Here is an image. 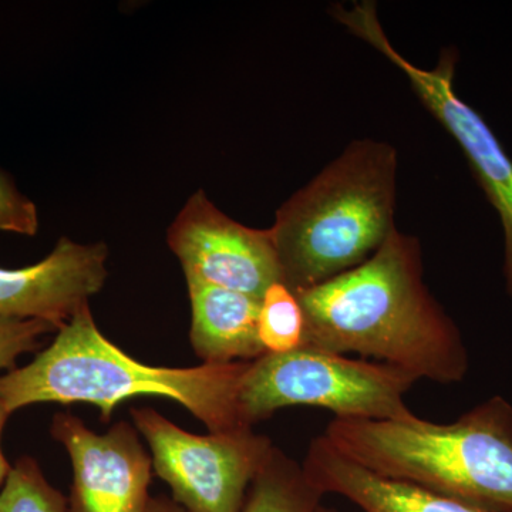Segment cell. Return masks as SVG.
I'll list each match as a JSON object with an SVG mask.
<instances>
[{"label": "cell", "mask_w": 512, "mask_h": 512, "mask_svg": "<svg viewBox=\"0 0 512 512\" xmlns=\"http://www.w3.org/2000/svg\"><path fill=\"white\" fill-rule=\"evenodd\" d=\"M0 231L35 237L39 212L35 202L16 187L15 180L0 168Z\"/></svg>", "instance_id": "e0dca14e"}, {"label": "cell", "mask_w": 512, "mask_h": 512, "mask_svg": "<svg viewBox=\"0 0 512 512\" xmlns=\"http://www.w3.org/2000/svg\"><path fill=\"white\" fill-rule=\"evenodd\" d=\"M134 427L151 450L153 470L191 512H241L274 443L252 429L188 433L150 407L131 409Z\"/></svg>", "instance_id": "8992f818"}, {"label": "cell", "mask_w": 512, "mask_h": 512, "mask_svg": "<svg viewBox=\"0 0 512 512\" xmlns=\"http://www.w3.org/2000/svg\"><path fill=\"white\" fill-rule=\"evenodd\" d=\"M330 13L353 35L375 47L406 74L421 103L463 148L478 183L503 222L504 274L507 291L512 296V161L483 117L457 96L454 90L456 50H443L434 69H421L394 49L377 18L375 2H357L350 9L333 6Z\"/></svg>", "instance_id": "52a82bcc"}, {"label": "cell", "mask_w": 512, "mask_h": 512, "mask_svg": "<svg viewBox=\"0 0 512 512\" xmlns=\"http://www.w3.org/2000/svg\"><path fill=\"white\" fill-rule=\"evenodd\" d=\"M323 495L302 464L274 447L249 485L241 512H316Z\"/></svg>", "instance_id": "4fadbf2b"}, {"label": "cell", "mask_w": 512, "mask_h": 512, "mask_svg": "<svg viewBox=\"0 0 512 512\" xmlns=\"http://www.w3.org/2000/svg\"><path fill=\"white\" fill-rule=\"evenodd\" d=\"M185 281L220 286L262 299L282 284L281 265L269 229L245 227L212 204L205 191L188 198L167 232Z\"/></svg>", "instance_id": "ba28073f"}, {"label": "cell", "mask_w": 512, "mask_h": 512, "mask_svg": "<svg viewBox=\"0 0 512 512\" xmlns=\"http://www.w3.org/2000/svg\"><path fill=\"white\" fill-rule=\"evenodd\" d=\"M397 153L390 144L350 143L284 202L269 228L282 284L293 293L366 262L394 229Z\"/></svg>", "instance_id": "277c9868"}, {"label": "cell", "mask_w": 512, "mask_h": 512, "mask_svg": "<svg viewBox=\"0 0 512 512\" xmlns=\"http://www.w3.org/2000/svg\"><path fill=\"white\" fill-rule=\"evenodd\" d=\"M295 295L303 346L376 357L440 384L467 375L460 332L424 284L417 238L394 229L366 262Z\"/></svg>", "instance_id": "6da1fadb"}, {"label": "cell", "mask_w": 512, "mask_h": 512, "mask_svg": "<svg viewBox=\"0 0 512 512\" xmlns=\"http://www.w3.org/2000/svg\"><path fill=\"white\" fill-rule=\"evenodd\" d=\"M0 512H70L69 500L47 481L35 458L22 457L0 488Z\"/></svg>", "instance_id": "9a60e30c"}, {"label": "cell", "mask_w": 512, "mask_h": 512, "mask_svg": "<svg viewBox=\"0 0 512 512\" xmlns=\"http://www.w3.org/2000/svg\"><path fill=\"white\" fill-rule=\"evenodd\" d=\"M258 329L266 353L291 352L303 346L305 315L301 303L281 282L262 296Z\"/></svg>", "instance_id": "5bb4252c"}, {"label": "cell", "mask_w": 512, "mask_h": 512, "mask_svg": "<svg viewBox=\"0 0 512 512\" xmlns=\"http://www.w3.org/2000/svg\"><path fill=\"white\" fill-rule=\"evenodd\" d=\"M146 512H191L183 505L175 503L173 498L165 497V495H156L150 498Z\"/></svg>", "instance_id": "d6986e66"}, {"label": "cell", "mask_w": 512, "mask_h": 512, "mask_svg": "<svg viewBox=\"0 0 512 512\" xmlns=\"http://www.w3.org/2000/svg\"><path fill=\"white\" fill-rule=\"evenodd\" d=\"M323 494H338L363 512H485L416 485L377 476L343 456L325 436L309 444L302 464Z\"/></svg>", "instance_id": "8fae6325"}, {"label": "cell", "mask_w": 512, "mask_h": 512, "mask_svg": "<svg viewBox=\"0 0 512 512\" xmlns=\"http://www.w3.org/2000/svg\"><path fill=\"white\" fill-rule=\"evenodd\" d=\"M109 249L62 237L37 264L0 266V318L37 319L66 325L106 284Z\"/></svg>", "instance_id": "30bf717a"}, {"label": "cell", "mask_w": 512, "mask_h": 512, "mask_svg": "<svg viewBox=\"0 0 512 512\" xmlns=\"http://www.w3.org/2000/svg\"><path fill=\"white\" fill-rule=\"evenodd\" d=\"M316 512H336L335 510H332V508L325 507V505H320L318 510Z\"/></svg>", "instance_id": "ffe728a7"}, {"label": "cell", "mask_w": 512, "mask_h": 512, "mask_svg": "<svg viewBox=\"0 0 512 512\" xmlns=\"http://www.w3.org/2000/svg\"><path fill=\"white\" fill-rule=\"evenodd\" d=\"M12 416L0 402V488L5 484L6 478L9 476L10 466L9 461L6 460L5 454L2 450V436L3 430H5L6 423H8L9 417Z\"/></svg>", "instance_id": "ac0fdd59"}, {"label": "cell", "mask_w": 512, "mask_h": 512, "mask_svg": "<svg viewBox=\"0 0 512 512\" xmlns=\"http://www.w3.org/2000/svg\"><path fill=\"white\" fill-rule=\"evenodd\" d=\"M248 363L146 365L100 332L89 305L57 330L33 362L0 376V402L10 414L39 403H89L107 423L120 403L164 397L184 406L210 433H232L252 429L238 404Z\"/></svg>", "instance_id": "7a4b0ae2"}, {"label": "cell", "mask_w": 512, "mask_h": 512, "mask_svg": "<svg viewBox=\"0 0 512 512\" xmlns=\"http://www.w3.org/2000/svg\"><path fill=\"white\" fill-rule=\"evenodd\" d=\"M190 342L204 365L252 362L266 350L259 339L261 299L190 282Z\"/></svg>", "instance_id": "7c38bea8"}, {"label": "cell", "mask_w": 512, "mask_h": 512, "mask_svg": "<svg viewBox=\"0 0 512 512\" xmlns=\"http://www.w3.org/2000/svg\"><path fill=\"white\" fill-rule=\"evenodd\" d=\"M377 476L416 485L485 512H512V406L488 400L451 424L333 419L325 434Z\"/></svg>", "instance_id": "3957f363"}, {"label": "cell", "mask_w": 512, "mask_h": 512, "mask_svg": "<svg viewBox=\"0 0 512 512\" xmlns=\"http://www.w3.org/2000/svg\"><path fill=\"white\" fill-rule=\"evenodd\" d=\"M417 377L382 362L349 359L302 346L248 363L238 404L249 427L292 406L320 407L335 419H413L404 402Z\"/></svg>", "instance_id": "5b68a950"}, {"label": "cell", "mask_w": 512, "mask_h": 512, "mask_svg": "<svg viewBox=\"0 0 512 512\" xmlns=\"http://www.w3.org/2000/svg\"><path fill=\"white\" fill-rule=\"evenodd\" d=\"M45 320L0 318V372L16 369V360L42 346V339L57 332Z\"/></svg>", "instance_id": "2e32d148"}, {"label": "cell", "mask_w": 512, "mask_h": 512, "mask_svg": "<svg viewBox=\"0 0 512 512\" xmlns=\"http://www.w3.org/2000/svg\"><path fill=\"white\" fill-rule=\"evenodd\" d=\"M53 439L69 453L73 466L70 512H146L153 460L128 421L97 434L72 413H56Z\"/></svg>", "instance_id": "9c48e42d"}]
</instances>
